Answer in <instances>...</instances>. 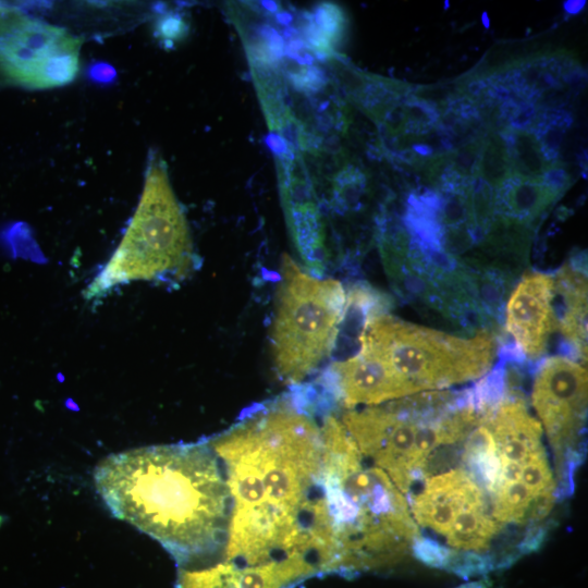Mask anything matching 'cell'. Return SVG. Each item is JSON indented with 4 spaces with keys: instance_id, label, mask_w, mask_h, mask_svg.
<instances>
[{
    "instance_id": "cell-1",
    "label": "cell",
    "mask_w": 588,
    "mask_h": 588,
    "mask_svg": "<svg viewBox=\"0 0 588 588\" xmlns=\"http://www.w3.org/2000/svg\"><path fill=\"white\" fill-rule=\"evenodd\" d=\"M308 407H258L209 441L231 498L222 562L268 588L336 574L321 424Z\"/></svg>"
},
{
    "instance_id": "cell-2",
    "label": "cell",
    "mask_w": 588,
    "mask_h": 588,
    "mask_svg": "<svg viewBox=\"0 0 588 588\" xmlns=\"http://www.w3.org/2000/svg\"><path fill=\"white\" fill-rule=\"evenodd\" d=\"M94 482L114 517L158 541L182 569L224 558L231 498L210 442L110 454L97 465Z\"/></svg>"
},
{
    "instance_id": "cell-3",
    "label": "cell",
    "mask_w": 588,
    "mask_h": 588,
    "mask_svg": "<svg viewBox=\"0 0 588 588\" xmlns=\"http://www.w3.org/2000/svg\"><path fill=\"white\" fill-rule=\"evenodd\" d=\"M321 430L326 464L358 509L342 576L396 564L419 536L407 500L383 470L367 464L341 420L328 417Z\"/></svg>"
},
{
    "instance_id": "cell-4",
    "label": "cell",
    "mask_w": 588,
    "mask_h": 588,
    "mask_svg": "<svg viewBox=\"0 0 588 588\" xmlns=\"http://www.w3.org/2000/svg\"><path fill=\"white\" fill-rule=\"evenodd\" d=\"M197 266L185 213L170 184L167 167L152 156L143 193L121 243L84 291L87 301L102 298L132 281L176 284Z\"/></svg>"
},
{
    "instance_id": "cell-5",
    "label": "cell",
    "mask_w": 588,
    "mask_h": 588,
    "mask_svg": "<svg viewBox=\"0 0 588 588\" xmlns=\"http://www.w3.org/2000/svg\"><path fill=\"white\" fill-rule=\"evenodd\" d=\"M358 344V352L376 359L416 392L480 378L491 369L499 352L497 334L490 330L461 338L388 314L367 323Z\"/></svg>"
},
{
    "instance_id": "cell-6",
    "label": "cell",
    "mask_w": 588,
    "mask_h": 588,
    "mask_svg": "<svg viewBox=\"0 0 588 588\" xmlns=\"http://www.w3.org/2000/svg\"><path fill=\"white\" fill-rule=\"evenodd\" d=\"M270 331L271 356L279 378L299 384L333 352L344 317L346 295L340 281L304 271L287 254Z\"/></svg>"
},
{
    "instance_id": "cell-7",
    "label": "cell",
    "mask_w": 588,
    "mask_h": 588,
    "mask_svg": "<svg viewBox=\"0 0 588 588\" xmlns=\"http://www.w3.org/2000/svg\"><path fill=\"white\" fill-rule=\"evenodd\" d=\"M531 402L555 458V499L563 500L574 493L586 451L587 370L564 355L543 358L535 370Z\"/></svg>"
},
{
    "instance_id": "cell-8",
    "label": "cell",
    "mask_w": 588,
    "mask_h": 588,
    "mask_svg": "<svg viewBox=\"0 0 588 588\" xmlns=\"http://www.w3.org/2000/svg\"><path fill=\"white\" fill-rule=\"evenodd\" d=\"M82 40L59 26L0 5V84L45 89L71 83Z\"/></svg>"
},
{
    "instance_id": "cell-9",
    "label": "cell",
    "mask_w": 588,
    "mask_h": 588,
    "mask_svg": "<svg viewBox=\"0 0 588 588\" xmlns=\"http://www.w3.org/2000/svg\"><path fill=\"white\" fill-rule=\"evenodd\" d=\"M341 421L365 460L383 470L401 492L407 494L426 476L427 464L417 445L420 424L391 403L348 409Z\"/></svg>"
},
{
    "instance_id": "cell-10",
    "label": "cell",
    "mask_w": 588,
    "mask_h": 588,
    "mask_svg": "<svg viewBox=\"0 0 588 588\" xmlns=\"http://www.w3.org/2000/svg\"><path fill=\"white\" fill-rule=\"evenodd\" d=\"M554 277L544 272L525 274L512 291L505 309V329L514 346L529 362L539 360L558 330L554 310Z\"/></svg>"
},
{
    "instance_id": "cell-11",
    "label": "cell",
    "mask_w": 588,
    "mask_h": 588,
    "mask_svg": "<svg viewBox=\"0 0 588 588\" xmlns=\"http://www.w3.org/2000/svg\"><path fill=\"white\" fill-rule=\"evenodd\" d=\"M279 167V181L284 213L294 245L309 273L324 271V229L320 209L311 187L285 157Z\"/></svg>"
},
{
    "instance_id": "cell-12",
    "label": "cell",
    "mask_w": 588,
    "mask_h": 588,
    "mask_svg": "<svg viewBox=\"0 0 588 588\" xmlns=\"http://www.w3.org/2000/svg\"><path fill=\"white\" fill-rule=\"evenodd\" d=\"M485 501L483 490L469 475L454 469L427 478L424 489L411 499L409 511L421 527L445 536L461 511Z\"/></svg>"
},
{
    "instance_id": "cell-13",
    "label": "cell",
    "mask_w": 588,
    "mask_h": 588,
    "mask_svg": "<svg viewBox=\"0 0 588 588\" xmlns=\"http://www.w3.org/2000/svg\"><path fill=\"white\" fill-rule=\"evenodd\" d=\"M586 254L576 253L554 278L555 293L563 302L558 320L563 343L561 347L572 359H587V273Z\"/></svg>"
},
{
    "instance_id": "cell-14",
    "label": "cell",
    "mask_w": 588,
    "mask_h": 588,
    "mask_svg": "<svg viewBox=\"0 0 588 588\" xmlns=\"http://www.w3.org/2000/svg\"><path fill=\"white\" fill-rule=\"evenodd\" d=\"M566 189L549 182L511 179L497 191V215L534 223L546 213Z\"/></svg>"
},
{
    "instance_id": "cell-15",
    "label": "cell",
    "mask_w": 588,
    "mask_h": 588,
    "mask_svg": "<svg viewBox=\"0 0 588 588\" xmlns=\"http://www.w3.org/2000/svg\"><path fill=\"white\" fill-rule=\"evenodd\" d=\"M502 134L509 149L512 179L543 182L551 171L563 167L562 161L550 157L532 130L509 127Z\"/></svg>"
},
{
    "instance_id": "cell-16",
    "label": "cell",
    "mask_w": 588,
    "mask_h": 588,
    "mask_svg": "<svg viewBox=\"0 0 588 588\" xmlns=\"http://www.w3.org/2000/svg\"><path fill=\"white\" fill-rule=\"evenodd\" d=\"M461 458L469 477L482 490L493 494L500 483L501 462L493 436L485 424L465 439Z\"/></svg>"
},
{
    "instance_id": "cell-17",
    "label": "cell",
    "mask_w": 588,
    "mask_h": 588,
    "mask_svg": "<svg viewBox=\"0 0 588 588\" xmlns=\"http://www.w3.org/2000/svg\"><path fill=\"white\" fill-rule=\"evenodd\" d=\"M391 298L367 283L353 284L347 293L345 311L340 332L353 342L358 339L367 323L387 314Z\"/></svg>"
},
{
    "instance_id": "cell-18",
    "label": "cell",
    "mask_w": 588,
    "mask_h": 588,
    "mask_svg": "<svg viewBox=\"0 0 588 588\" xmlns=\"http://www.w3.org/2000/svg\"><path fill=\"white\" fill-rule=\"evenodd\" d=\"M304 22L303 33L309 48L332 57L346 30V16L343 10L333 3H321Z\"/></svg>"
},
{
    "instance_id": "cell-19",
    "label": "cell",
    "mask_w": 588,
    "mask_h": 588,
    "mask_svg": "<svg viewBox=\"0 0 588 588\" xmlns=\"http://www.w3.org/2000/svg\"><path fill=\"white\" fill-rule=\"evenodd\" d=\"M476 179L500 189L512 179L509 149L504 135L494 130H486L479 154Z\"/></svg>"
},
{
    "instance_id": "cell-20",
    "label": "cell",
    "mask_w": 588,
    "mask_h": 588,
    "mask_svg": "<svg viewBox=\"0 0 588 588\" xmlns=\"http://www.w3.org/2000/svg\"><path fill=\"white\" fill-rule=\"evenodd\" d=\"M464 393L466 404L483 422L492 417L506 394L505 360L500 357L499 363Z\"/></svg>"
},
{
    "instance_id": "cell-21",
    "label": "cell",
    "mask_w": 588,
    "mask_h": 588,
    "mask_svg": "<svg viewBox=\"0 0 588 588\" xmlns=\"http://www.w3.org/2000/svg\"><path fill=\"white\" fill-rule=\"evenodd\" d=\"M468 223L479 242L497 215V191L476 180L467 193Z\"/></svg>"
},
{
    "instance_id": "cell-22",
    "label": "cell",
    "mask_w": 588,
    "mask_h": 588,
    "mask_svg": "<svg viewBox=\"0 0 588 588\" xmlns=\"http://www.w3.org/2000/svg\"><path fill=\"white\" fill-rule=\"evenodd\" d=\"M485 132L450 150V163L445 181L468 183L476 179L479 154Z\"/></svg>"
},
{
    "instance_id": "cell-23",
    "label": "cell",
    "mask_w": 588,
    "mask_h": 588,
    "mask_svg": "<svg viewBox=\"0 0 588 588\" xmlns=\"http://www.w3.org/2000/svg\"><path fill=\"white\" fill-rule=\"evenodd\" d=\"M413 554L424 564L445 569L452 550L434 539L417 536L412 543Z\"/></svg>"
},
{
    "instance_id": "cell-24",
    "label": "cell",
    "mask_w": 588,
    "mask_h": 588,
    "mask_svg": "<svg viewBox=\"0 0 588 588\" xmlns=\"http://www.w3.org/2000/svg\"><path fill=\"white\" fill-rule=\"evenodd\" d=\"M156 30L163 41L173 42L186 35L187 25L177 13H166L158 20Z\"/></svg>"
},
{
    "instance_id": "cell-25",
    "label": "cell",
    "mask_w": 588,
    "mask_h": 588,
    "mask_svg": "<svg viewBox=\"0 0 588 588\" xmlns=\"http://www.w3.org/2000/svg\"><path fill=\"white\" fill-rule=\"evenodd\" d=\"M547 532V528L541 525H529L523 539L516 546L517 555L522 556L537 551L544 542Z\"/></svg>"
},
{
    "instance_id": "cell-26",
    "label": "cell",
    "mask_w": 588,
    "mask_h": 588,
    "mask_svg": "<svg viewBox=\"0 0 588 588\" xmlns=\"http://www.w3.org/2000/svg\"><path fill=\"white\" fill-rule=\"evenodd\" d=\"M88 75L96 83H111L117 77V72L108 63L97 62L89 66Z\"/></svg>"
},
{
    "instance_id": "cell-27",
    "label": "cell",
    "mask_w": 588,
    "mask_h": 588,
    "mask_svg": "<svg viewBox=\"0 0 588 588\" xmlns=\"http://www.w3.org/2000/svg\"><path fill=\"white\" fill-rule=\"evenodd\" d=\"M457 588H487V587L481 581H474V583L461 585Z\"/></svg>"
}]
</instances>
